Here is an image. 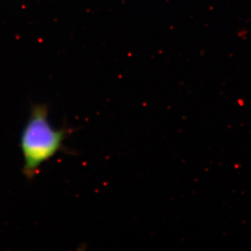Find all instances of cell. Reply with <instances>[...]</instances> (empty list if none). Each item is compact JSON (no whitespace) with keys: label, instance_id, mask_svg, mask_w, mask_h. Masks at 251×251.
Returning a JSON list of instances; mask_svg holds the SVG:
<instances>
[{"label":"cell","instance_id":"cell-1","mask_svg":"<svg viewBox=\"0 0 251 251\" xmlns=\"http://www.w3.org/2000/svg\"><path fill=\"white\" fill-rule=\"evenodd\" d=\"M49 107L45 103L32 105L20 138V148L23 156V174L33 180L41 166L59 152L71 154L64 142L73 129L69 127L55 128L49 118Z\"/></svg>","mask_w":251,"mask_h":251}]
</instances>
